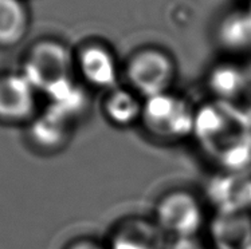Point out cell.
I'll return each mask as SVG.
<instances>
[{"mask_svg": "<svg viewBox=\"0 0 251 249\" xmlns=\"http://www.w3.org/2000/svg\"><path fill=\"white\" fill-rule=\"evenodd\" d=\"M192 137L223 173H246L251 168V118L234 102L210 99L200 105Z\"/></svg>", "mask_w": 251, "mask_h": 249, "instance_id": "1", "label": "cell"}, {"mask_svg": "<svg viewBox=\"0 0 251 249\" xmlns=\"http://www.w3.org/2000/svg\"><path fill=\"white\" fill-rule=\"evenodd\" d=\"M75 59L61 42L43 39L31 47L22 72L38 92L45 94L49 102L65 99L77 90L73 71Z\"/></svg>", "mask_w": 251, "mask_h": 249, "instance_id": "2", "label": "cell"}, {"mask_svg": "<svg viewBox=\"0 0 251 249\" xmlns=\"http://www.w3.org/2000/svg\"><path fill=\"white\" fill-rule=\"evenodd\" d=\"M196 109L172 91L144 99L140 123L149 137L175 142L192 137Z\"/></svg>", "mask_w": 251, "mask_h": 249, "instance_id": "3", "label": "cell"}, {"mask_svg": "<svg viewBox=\"0 0 251 249\" xmlns=\"http://www.w3.org/2000/svg\"><path fill=\"white\" fill-rule=\"evenodd\" d=\"M128 89L148 99L171 91L176 78L174 59L160 48L145 47L134 51L125 65Z\"/></svg>", "mask_w": 251, "mask_h": 249, "instance_id": "4", "label": "cell"}, {"mask_svg": "<svg viewBox=\"0 0 251 249\" xmlns=\"http://www.w3.org/2000/svg\"><path fill=\"white\" fill-rule=\"evenodd\" d=\"M153 220L167 236L187 241L204 228L205 212L195 194L177 189L160 197Z\"/></svg>", "mask_w": 251, "mask_h": 249, "instance_id": "5", "label": "cell"}, {"mask_svg": "<svg viewBox=\"0 0 251 249\" xmlns=\"http://www.w3.org/2000/svg\"><path fill=\"white\" fill-rule=\"evenodd\" d=\"M38 94V90L22 71L1 74L0 121L22 122L34 119Z\"/></svg>", "mask_w": 251, "mask_h": 249, "instance_id": "6", "label": "cell"}, {"mask_svg": "<svg viewBox=\"0 0 251 249\" xmlns=\"http://www.w3.org/2000/svg\"><path fill=\"white\" fill-rule=\"evenodd\" d=\"M167 234L154 220L140 216L126 217L113 229L109 249H167Z\"/></svg>", "mask_w": 251, "mask_h": 249, "instance_id": "7", "label": "cell"}, {"mask_svg": "<svg viewBox=\"0 0 251 249\" xmlns=\"http://www.w3.org/2000/svg\"><path fill=\"white\" fill-rule=\"evenodd\" d=\"M75 68L89 86L109 91L117 87L118 70L116 59L106 47L89 45L78 52Z\"/></svg>", "mask_w": 251, "mask_h": 249, "instance_id": "8", "label": "cell"}, {"mask_svg": "<svg viewBox=\"0 0 251 249\" xmlns=\"http://www.w3.org/2000/svg\"><path fill=\"white\" fill-rule=\"evenodd\" d=\"M210 240L214 249H251V213L216 212Z\"/></svg>", "mask_w": 251, "mask_h": 249, "instance_id": "9", "label": "cell"}, {"mask_svg": "<svg viewBox=\"0 0 251 249\" xmlns=\"http://www.w3.org/2000/svg\"><path fill=\"white\" fill-rule=\"evenodd\" d=\"M210 194L218 212L251 213V176L223 173L210 185Z\"/></svg>", "mask_w": 251, "mask_h": 249, "instance_id": "10", "label": "cell"}, {"mask_svg": "<svg viewBox=\"0 0 251 249\" xmlns=\"http://www.w3.org/2000/svg\"><path fill=\"white\" fill-rule=\"evenodd\" d=\"M74 121L47 106L35 115L30 125V136L38 148L46 150L61 149L72 136Z\"/></svg>", "mask_w": 251, "mask_h": 249, "instance_id": "11", "label": "cell"}, {"mask_svg": "<svg viewBox=\"0 0 251 249\" xmlns=\"http://www.w3.org/2000/svg\"><path fill=\"white\" fill-rule=\"evenodd\" d=\"M141 98L130 89L114 87L105 94L102 113L105 118L114 126L128 127L140 122L143 114Z\"/></svg>", "mask_w": 251, "mask_h": 249, "instance_id": "12", "label": "cell"}, {"mask_svg": "<svg viewBox=\"0 0 251 249\" xmlns=\"http://www.w3.org/2000/svg\"><path fill=\"white\" fill-rule=\"evenodd\" d=\"M247 76L245 71L234 65H219L208 75L207 86L212 99L234 102L243 95L247 89Z\"/></svg>", "mask_w": 251, "mask_h": 249, "instance_id": "13", "label": "cell"}, {"mask_svg": "<svg viewBox=\"0 0 251 249\" xmlns=\"http://www.w3.org/2000/svg\"><path fill=\"white\" fill-rule=\"evenodd\" d=\"M28 31V14L22 0H0V46L21 43Z\"/></svg>", "mask_w": 251, "mask_h": 249, "instance_id": "14", "label": "cell"}, {"mask_svg": "<svg viewBox=\"0 0 251 249\" xmlns=\"http://www.w3.org/2000/svg\"><path fill=\"white\" fill-rule=\"evenodd\" d=\"M66 249H109L108 245H103L93 239H78L67 245Z\"/></svg>", "mask_w": 251, "mask_h": 249, "instance_id": "15", "label": "cell"}, {"mask_svg": "<svg viewBox=\"0 0 251 249\" xmlns=\"http://www.w3.org/2000/svg\"><path fill=\"white\" fill-rule=\"evenodd\" d=\"M246 112H247V114H249V115H250V118H251V109H250V110H246Z\"/></svg>", "mask_w": 251, "mask_h": 249, "instance_id": "16", "label": "cell"}]
</instances>
